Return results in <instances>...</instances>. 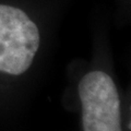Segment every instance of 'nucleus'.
<instances>
[{
    "mask_svg": "<svg viewBox=\"0 0 131 131\" xmlns=\"http://www.w3.org/2000/svg\"><path fill=\"white\" fill-rule=\"evenodd\" d=\"M39 47V32L24 11L0 5V72L24 73Z\"/></svg>",
    "mask_w": 131,
    "mask_h": 131,
    "instance_id": "obj_1",
    "label": "nucleus"
},
{
    "mask_svg": "<svg viewBox=\"0 0 131 131\" xmlns=\"http://www.w3.org/2000/svg\"><path fill=\"white\" fill-rule=\"evenodd\" d=\"M78 90L84 131H121L120 102L112 78L102 71L90 72Z\"/></svg>",
    "mask_w": 131,
    "mask_h": 131,
    "instance_id": "obj_2",
    "label": "nucleus"
}]
</instances>
